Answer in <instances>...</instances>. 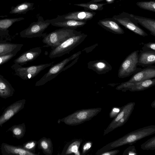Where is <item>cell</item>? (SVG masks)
I'll use <instances>...</instances> for the list:
<instances>
[{
	"instance_id": "1",
	"label": "cell",
	"mask_w": 155,
	"mask_h": 155,
	"mask_svg": "<svg viewBox=\"0 0 155 155\" xmlns=\"http://www.w3.org/2000/svg\"><path fill=\"white\" fill-rule=\"evenodd\" d=\"M155 133V126L150 125L132 131L116 140L109 143L99 150L96 154L103 152L126 144L131 145L137 141Z\"/></svg>"
},
{
	"instance_id": "2",
	"label": "cell",
	"mask_w": 155,
	"mask_h": 155,
	"mask_svg": "<svg viewBox=\"0 0 155 155\" xmlns=\"http://www.w3.org/2000/svg\"><path fill=\"white\" fill-rule=\"evenodd\" d=\"M81 51L74 53L61 61L51 66L47 72L36 83V86L44 85L55 78L61 72L71 67L78 61Z\"/></svg>"
},
{
	"instance_id": "3",
	"label": "cell",
	"mask_w": 155,
	"mask_h": 155,
	"mask_svg": "<svg viewBox=\"0 0 155 155\" xmlns=\"http://www.w3.org/2000/svg\"><path fill=\"white\" fill-rule=\"evenodd\" d=\"M80 31L65 28L58 29L48 34L44 33L42 42L46 45L43 47H51V49L61 44L69 37L79 35Z\"/></svg>"
},
{
	"instance_id": "4",
	"label": "cell",
	"mask_w": 155,
	"mask_h": 155,
	"mask_svg": "<svg viewBox=\"0 0 155 155\" xmlns=\"http://www.w3.org/2000/svg\"><path fill=\"white\" fill-rule=\"evenodd\" d=\"M87 36L84 33L71 37L52 49L49 55L51 59L60 57L70 52L81 44Z\"/></svg>"
},
{
	"instance_id": "5",
	"label": "cell",
	"mask_w": 155,
	"mask_h": 155,
	"mask_svg": "<svg viewBox=\"0 0 155 155\" xmlns=\"http://www.w3.org/2000/svg\"><path fill=\"white\" fill-rule=\"evenodd\" d=\"M101 109V108H97L78 110L60 119V121L70 126L78 125L92 119Z\"/></svg>"
},
{
	"instance_id": "6",
	"label": "cell",
	"mask_w": 155,
	"mask_h": 155,
	"mask_svg": "<svg viewBox=\"0 0 155 155\" xmlns=\"http://www.w3.org/2000/svg\"><path fill=\"white\" fill-rule=\"evenodd\" d=\"M139 52L138 50L133 51L123 61L118 71L119 78L129 77L141 69L137 67Z\"/></svg>"
},
{
	"instance_id": "7",
	"label": "cell",
	"mask_w": 155,
	"mask_h": 155,
	"mask_svg": "<svg viewBox=\"0 0 155 155\" xmlns=\"http://www.w3.org/2000/svg\"><path fill=\"white\" fill-rule=\"evenodd\" d=\"M112 18L119 25L132 31L136 34L145 37L148 35L139 26L137 21L133 16V14L122 12L117 15H114Z\"/></svg>"
},
{
	"instance_id": "8",
	"label": "cell",
	"mask_w": 155,
	"mask_h": 155,
	"mask_svg": "<svg viewBox=\"0 0 155 155\" xmlns=\"http://www.w3.org/2000/svg\"><path fill=\"white\" fill-rule=\"evenodd\" d=\"M135 105V102H131L121 107L120 111L114 117L108 127L104 130L103 135L107 134L125 124L131 115Z\"/></svg>"
},
{
	"instance_id": "9",
	"label": "cell",
	"mask_w": 155,
	"mask_h": 155,
	"mask_svg": "<svg viewBox=\"0 0 155 155\" xmlns=\"http://www.w3.org/2000/svg\"><path fill=\"white\" fill-rule=\"evenodd\" d=\"M51 25V19L45 20L41 16L38 18L37 21L31 24L29 27L24 31L25 35L29 38L42 37L44 31Z\"/></svg>"
},
{
	"instance_id": "10",
	"label": "cell",
	"mask_w": 155,
	"mask_h": 155,
	"mask_svg": "<svg viewBox=\"0 0 155 155\" xmlns=\"http://www.w3.org/2000/svg\"><path fill=\"white\" fill-rule=\"evenodd\" d=\"M95 14L96 13L93 11H74L61 15H58L56 18L51 20L55 21L70 19L86 21L91 19Z\"/></svg>"
},
{
	"instance_id": "11",
	"label": "cell",
	"mask_w": 155,
	"mask_h": 155,
	"mask_svg": "<svg viewBox=\"0 0 155 155\" xmlns=\"http://www.w3.org/2000/svg\"><path fill=\"white\" fill-rule=\"evenodd\" d=\"M25 101V99L20 100L5 109L0 116V127L22 110L24 107Z\"/></svg>"
},
{
	"instance_id": "12",
	"label": "cell",
	"mask_w": 155,
	"mask_h": 155,
	"mask_svg": "<svg viewBox=\"0 0 155 155\" xmlns=\"http://www.w3.org/2000/svg\"><path fill=\"white\" fill-rule=\"evenodd\" d=\"M155 66L151 65L142 69L133 74L127 81L136 82L154 78Z\"/></svg>"
},
{
	"instance_id": "13",
	"label": "cell",
	"mask_w": 155,
	"mask_h": 155,
	"mask_svg": "<svg viewBox=\"0 0 155 155\" xmlns=\"http://www.w3.org/2000/svg\"><path fill=\"white\" fill-rule=\"evenodd\" d=\"M0 149L2 155H38L25 149L21 145L15 146L3 143L1 145Z\"/></svg>"
},
{
	"instance_id": "14",
	"label": "cell",
	"mask_w": 155,
	"mask_h": 155,
	"mask_svg": "<svg viewBox=\"0 0 155 155\" xmlns=\"http://www.w3.org/2000/svg\"><path fill=\"white\" fill-rule=\"evenodd\" d=\"M97 24L103 28L114 34L121 35L124 33V30L113 18L100 20Z\"/></svg>"
},
{
	"instance_id": "15",
	"label": "cell",
	"mask_w": 155,
	"mask_h": 155,
	"mask_svg": "<svg viewBox=\"0 0 155 155\" xmlns=\"http://www.w3.org/2000/svg\"><path fill=\"white\" fill-rule=\"evenodd\" d=\"M87 68L98 74H106L112 69L111 66L104 60L91 61L87 64Z\"/></svg>"
},
{
	"instance_id": "16",
	"label": "cell",
	"mask_w": 155,
	"mask_h": 155,
	"mask_svg": "<svg viewBox=\"0 0 155 155\" xmlns=\"http://www.w3.org/2000/svg\"><path fill=\"white\" fill-rule=\"evenodd\" d=\"M155 64V51H142L139 54L137 65L146 67Z\"/></svg>"
},
{
	"instance_id": "17",
	"label": "cell",
	"mask_w": 155,
	"mask_h": 155,
	"mask_svg": "<svg viewBox=\"0 0 155 155\" xmlns=\"http://www.w3.org/2000/svg\"><path fill=\"white\" fill-rule=\"evenodd\" d=\"M86 24V21L73 20L54 21L51 19V25L53 26L73 29H75L78 28L82 27Z\"/></svg>"
},
{
	"instance_id": "18",
	"label": "cell",
	"mask_w": 155,
	"mask_h": 155,
	"mask_svg": "<svg viewBox=\"0 0 155 155\" xmlns=\"http://www.w3.org/2000/svg\"><path fill=\"white\" fill-rule=\"evenodd\" d=\"M138 24L148 30L150 34L155 36V20L133 15Z\"/></svg>"
},
{
	"instance_id": "19",
	"label": "cell",
	"mask_w": 155,
	"mask_h": 155,
	"mask_svg": "<svg viewBox=\"0 0 155 155\" xmlns=\"http://www.w3.org/2000/svg\"><path fill=\"white\" fill-rule=\"evenodd\" d=\"M82 142V140L80 139L72 140L64 147L61 154L68 155L73 153L75 155H81L79 149Z\"/></svg>"
},
{
	"instance_id": "20",
	"label": "cell",
	"mask_w": 155,
	"mask_h": 155,
	"mask_svg": "<svg viewBox=\"0 0 155 155\" xmlns=\"http://www.w3.org/2000/svg\"><path fill=\"white\" fill-rule=\"evenodd\" d=\"M33 3L25 2L17 5L15 6H12L9 12L10 14H25L28 11L32 10L33 7Z\"/></svg>"
},
{
	"instance_id": "21",
	"label": "cell",
	"mask_w": 155,
	"mask_h": 155,
	"mask_svg": "<svg viewBox=\"0 0 155 155\" xmlns=\"http://www.w3.org/2000/svg\"><path fill=\"white\" fill-rule=\"evenodd\" d=\"M37 145L39 149L46 155H51L53 152V144L49 138L43 137L38 141Z\"/></svg>"
},
{
	"instance_id": "22",
	"label": "cell",
	"mask_w": 155,
	"mask_h": 155,
	"mask_svg": "<svg viewBox=\"0 0 155 155\" xmlns=\"http://www.w3.org/2000/svg\"><path fill=\"white\" fill-rule=\"evenodd\" d=\"M41 52V48L38 47L34 48L21 56L18 61L21 62H25L35 59Z\"/></svg>"
},
{
	"instance_id": "23",
	"label": "cell",
	"mask_w": 155,
	"mask_h": 155,
	"mask_svg": "<svg viewBox=\"0 0 155 155\" xmlns=\"http://www.w3.org/2000/svg\"><path fill=\"white\" fill-rule=\"evenodd\" d=\"M155 84V79H150L136 82L135 85L128 90L130 91H139L148 89Z\"/></svg>"
},
{
	"instance_id": "24",
	"label": "cell",
	"mask_w": 155,
	"mask_h": 155,
	"mask_svg": "<svg viewBox=\"0 0 155 155\" xmlns=\"http://www.w3.org/2000/svg\"><path fill=\"white\" fill-rule=\"evenodd\" d=\"M11 131L12 134V136L18 139L22 138L26 132V127L24 123L18 125H15L8 128L7 132Z\"/></svg>"
},
{
	"instance_id": "25",
	"label": "cell",
	"mask_w": 155,
	"mask_h": 155,
	"mask_svg": "<svg viewBox=\"0 0 155 155\" xmlns=\"http://www.w3.org/2000/svg\"><path fill=\"white\" fill-rule=\"evenodd\" d=\"M107 3H82L74 4V5L83 7L85 10H89L90 11H101L104 9L103 6L107 4Z\"/></svg>"
},
{
	"instance_id": "26",
	"label": "cell",
	"mask_w": 155,
	"mask_h": 155,
	"mask_svg": "<svg viewBox=\"0 0 155 155\" xmlns=\"http://www.w3.org/2000/svg\"><path fill=\"white\" fill-rule=\"evenodd\" d=\"M14 90L9 85L0 81V97L4 99L12 96Z\"/></svg>"
},
{
	"instance_id": "27",
	"label": "cell",
	"mask_w": 155,
	"mask_h": 155,
	"mask_svg": "<svg viewBox=\"0 0 155 155\" xmlns=\"http://www.w3.org/2000/svg\"><path fill=\"white\" fill-rule=\"evenodd\" d=\"M24 19L22 17L7 18L0 19V29H6L14 23Z\"/></svg>"
},
{
	"instance_id": "28",
	"label": "cell",
	"mask_w": 155,
	"mask_h": 155,
	"mask_svg": "<svg viewBox=\"0 0 155 155\" xmlns=\"http://www.w3.org/2000/svg\"><path fill=\"white\" fill-rule=\"evenodd\" d=\"M136 4L140 8L155 12V2L154 0L138 2L136 3Z\"/></svg>"
},
{
	"instance_id": "29",
	"label": "cell",
	"mask_w": 155,
	"mask_h": 155,
	"mask_svg": "<svg viewBox=\"0 0 155 155\" xmlns=\"http://www.w3.org/2000/svg\"><path fill=\"white\" fill-rule=\"evenodd\" d=\"M141 148L143 150H154L155 149V137L148 140L141 145Z\"/></svg>"
},
{
	"instance_id": "30",
	"label": "cell",
	"mask_w": 155,
	"mask_h": 155,
	"mask_svg": "<svg viewBox=\"0 0 155 155\" xmlns=\"http://www.w3.org/2000/svg\"><path fill=\"white\" fill-rule=\"evenodd\" d=\"M37 143V141L31 140L24 143L22 146L25 149L35 153V149Z\"/></svg>"
},
{
	"instance_id": "31",
	"label": "cell",
	"mask_w": 155,
	"mask_h": 155,
	"mask_svg": "<svg viewBox=\"0 0 155 155\" xmlns=\"http://www.w3.org/2000/svg\"><path fill=\"white\" fill-rule=\"evenodd\" d=\"M135 83L136 82H130L127 81L121 83L116 87V89L118 90H122L123 91H126L128 90L134 86Z\"/></svg>"
},
{
	"instance_id": "32",
	"label": "cell",
	"mask_w": 155,
	"mask_h": 155,
	"mask_svg": "<svg viewBox=\"0 0 155 155\" xmlns=\"http://www.w3.org/2000/svg\"><path fill=\"white\" fill-rule=\"evenodd\" d=\"M141 50L142 51H155V43L154 42H149L144 44Z\"/></svg>"
},
{
	"instance_id": "33",
	"label": "cell",
	"mask_w": 155,
	"mask_h": 155,
	"mask_svg": "<svg viewBox=\"0 0 155 155\" xmlns=\"http://www.w3.org/2000/svg\"><path fill=\"white\" fill-rule=\"evenodd\" d=\"M92 144L91 141H87L84 143L82 147V155L85 154L90 150L92 146Z\"/></svg>"
},
{
	"instance_id": "34",
	"label": "cell",
	"mask_w": 155,
	"mask_h": 155,
	"mask_svg": "<svg viewBox=\"0 0 155 155\" xmlns=\"http://www.w3.org/2000/svg\"><path fill=\"white\" fill-rule=\"evenodd\" d=\"M137 153L134 146H130L125 150L123 155H136Z\"/></svg>"
},
{
	"instance_id": "35",
	"label": "cell",
	"mask_w": 155,
	"mask_h": 155,
	"mask_svg": "<svg viewBox=\"0 0 155 155\" xmlns=\"http://www.w3.org/2000/svg\"><path fill=\"white\" fill-rule=\"evenodd\" d=\"M120 111V109L117 108H114L112 109L110 112L109 116L111 118H112L115 117Z\"/></svg>"
},
{
	"instance_id": "36",
	"label": "cell",
	"mask_w": 155,
	"mask_h": 155,
	"mask_svg": "<svg viewBox=\"0 0 155 155\" xmlns=\"http://www.w3.org/2000/svg\"><path fill=\"white\" fill-rule=\"evenodd\" d=\"M120 151L119 150H110L101 153L100 155H115L117 154Z\"/></svg>"
},
{
	"instance_id": "37",
	"label": "cell",
	"mask_w": 155,
	"mask_h": 155,
	"mask_svg": "<svg viewBox=\"0 0 155 155\" xmlns=\"http://www.w3.org/2000/svg\"><path fill=\"white\" fill-rule=\"evenodd\" d=\"M103 1H106L107 4H110L114 2V0H91L90 1L89 3H97Z\"/></svg>"
},
{
	"instance_id": "38",
	"label": "cell",
	"mask_w": 155,
	"mask_h": 155,
	"mask_svg": "<svg viewBox=\"0 0 155 155\" xmlns=\"http://www.w3.org/2000/svg\"><path fill=\"white\" fill-rule=\"evenodd\" d=\"M7 46H6L5 45H0V53L4 52L5 50V48H7Z\"/></svg>"
},
{
	"instance_id": "39",
	"label": "cell",
	"mask_w": 155,
	"mask_h": 155,
	"mask_svg": "<svg viewBox=\"0 0 155 155\" xmlns=\"http://www.w3.org/2000/svg\"><path fill=\"white\" fill-rule=\"evenodd\" d=\"M9 57V56H7L2 57H0V64L5 59H8Z\"/></svg>"
}]
</instances>
